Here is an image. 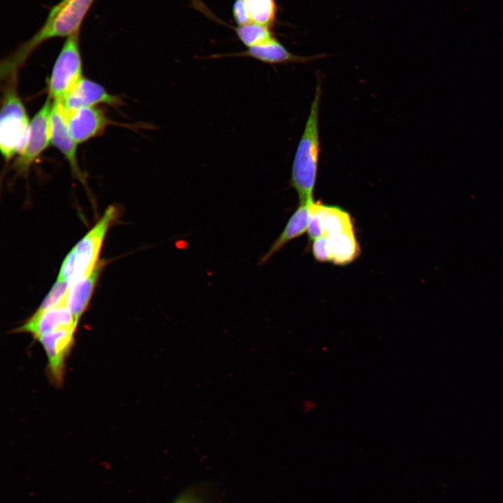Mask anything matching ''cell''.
Returning a JSON list of instances; mask_svg holds the SVG:
<instances>
[{
	"label": "cell",
	"instance_id": "6da1fadb",
	"mask_svg": "<svg viewBox=\"0 0 503 503\" xmlns=\"http://www.w3.org/2000/svg\"><path fill=\"white\" fill-rule=\"evenodd\" d=\"M95 0H61L50 10L42 27L29 40L5 57L1 64L2 79L15 78L19 68L41 44L80 31Z\"/></svg>",
	"mask_w": 503,
	"mask_h": 503
},
{
	"label": "cell",
	"instance_id": "7a4b0ae2",
	"mask_svg": "<svg viewBox=\"0 0 503 503\" xmlns=\"http://www.w3.org/2000/svg\"><path fill=\"white\" fill-rule=\"evenodd\" d=\"M321 92V83L319 82L292 165L291 186L298 194L299 203L314 202L320 152L319 111Z\"/></svg>",
	"mask_w": 503,
	"mask_h": 503
},
{
	"label": "cell",
	"instance_id": "3957f363",
	"mask_svg": "<svg viewBox=\"0 0 503 503\" xmlns=\"http://www.w3.org/2000/svg\"><path fill=\"white\" fill-rule=\"evenodd\" d=\"M8 84L4 90L0 113V150L6 162L23 150L31 122L13 82Z\"/></svg>",
	"mask_w": 503,
	"mask_h": 503
},
{
	"label": "cell",
	"instance_id": "277c9868",
	"mask_svg": "<svg viewBox=\"0 0 503 503\" xmlns=\"http://www.w3.org/2000/svg\"><path fill=\"white\" fill-rule=\"evenodd\" d=\"M80 31L68 36L55 60L48 82V97L61 102L82 79Z\"/></svg>",
	"mask_w": 503,
	"mask_h": 503
},
{
	"label": "cell",
	"instance_id": "5b68a950",
	"mask_svg": "<svg viewBox=\"0 0 503 503\" xmlns=\"http://www.w3.org/2000/svg\"><path fill=\"white\" fill-rule=\"evenodd\" d=\"M119 214L115 206H109L96 224L73 247L76 255V268L70 284L91 274L99 261L100 252L110 226Z\"/></svg>",
	"mask_w": 503,
	"mask_h": 503
},
{
	"label": "cell",
	"instance_id": "8992f818",
	"mask_svg": "<svg viewBox=\"0 0 503 503\" xmlns=\"http://www.w3.org/2000/svg\"><path fill=\"white\" fill-rule=\"evenodd\" d=\"M52 105V101L48 96L31 120L27 141L13 165L21 175L27 174L31 166L51 143Z\"/></svg>",
	"mask_w": 503,
	"mask_h": 503
},
{
	"label": "cell",
	"instance_id": "52a82bcc",
	"mask_svg": "<svg viewBox=\"0 0 503 503\" xmlns=\"http://www.w3.org/2000/svg\"><path fill=\"white\" fill-rule=\"evenodd\" d=\"M63 112L68 131L78 145L100 134L110 123L105 112L96 106Z\"/></svg>",
	"mask_w": 503,
	"mask_h": 503
},
{
	"label": "cell",
	"instance_id": "ba28073f",
	"mask_svg": "<svg viewBox=\"0 0 503 503\" xmlns=\"http://www.w3.org/2000/svg\"><path fill=\"white\" fill-rule=\"evenodd\" d=\"M78 323L66 302L42 312H34L16 331L28 333L37 339L42 335L61 329H75Z\"/></svg>",
	"mask_w": 503,
	"mask_h": 503
},
{
	"label": "cell",
	"instance_id": "9c48e42d",
	"mask_svg": "<svg viewBox=\"0 0 503 503\" xmlns=\"http://www.w3.org/2000/svg\"><path fill=\"white\" fill-rule=\"evenodd\" d=\"M64 112L104 103L119 105L121 100L110 94L102 85L86 78L79 82L75 88L60 102Z\"/></svg>",
	"mask_w": 503,
	"mask_h": 503
},
{
	"label": "cell",
	"instance_id": "30bf717a",
	"mask_svg": "<svg viewBox=\"0 0 503 503\" xmlns=\"http://www.w3.org/2000/svg\"><path fill=\"white\" fill-rule=\"evenodd\" d=\"M75 329L57 330L41 335L38 340L46 353L50 372L54 379L60 382L66 358L74 341Z\"/></svg>",
	"mask_w": 503,
	"mask_h": 503
},
{
	"label": "cell",
	"instance_id": "8fae6325",
	"mask_svg": "<svg viewBox=\"0 0 503 503\" xmlns=\"http://www.w3.org/2000/svg\"><path fill=\"white\" fill-rule=\"evenodd\" d=\"M224 57H250L269 65L286 64L289 63H305L320 59L324 54L313 57H302L290 52L276 38L256 46L247 48L240 52L213 54L211 58Z\"/></svg>",
	"mask_w": 503,
	"mask_h": 503
},
{
	"label": "cell",
	"instance_id": "7c38bea8",
	"mask_svg": "<svg viewBox=\"0 0 503 503\" xmlns=\"http://www.w3.org/2000/svg\"><path fill=\"white\" fill-rule=\"evenodd\" d=\"M51 144L66 158L73 173L83 180L78 160V144L68 131L61 103L58 101H52V105Z\"/></svg>",
	"mask_w": 503,
	"mask_h": 503
},
{
	"label": "cell",
	"instance_id": "4fadbf2b",
	"mask_svg": "<svg viewBox=\"0 0 503 503\" xmlns=\"http://www.w3.org/2000/svg\"><path fill=\"white\" fill-rule=\"evenodd\" d=\"M104 265L105 261L101 260L91 274L70 284L66 305L78 323L88 307Z\"/></svg>",
	"mask_w": 503,
	"mask_h": 503
},
{
	"label": "cell",
	"instance_id": "5bb4252c",
	"mask_svg": "<svg viewBox=\"0 0 503 503\" xmlns=\"http://www.w3.org/2000/svg\"><path fill=\"white\" fill-rule=\"evenodd\" d=\"M312 203H299L284 229L272 243L268 250L260 258L257 264L263 265L288 242L307 231L309 221V206Z\"/></svg>",
	"mask_w": 503,
	"mask_h": 503
},
{
	"label": "cell",
	"instance_id": "9a60e30c",
	"mask_svg": "<svg viewBox=\"0 0 503 503\" xmlns=\"http://www.w3.org/2000/svg\"><path fill=\"white\" fill-rule=\"evenodd\" d=\"M329 243L331 261L335 265H344L353 262L360 252L354 229L325 236Z\"/></svg>",
	"mask_w": 503,
	"mask_h": 503
},
{
	"label": "cell",
	"instance_id": "2e32d148",
	"mask_svg": "<svg viewBox=\"0 0 503 503\" xmlns=\"http://www.w3.org/2000/svg\"><path fill=\"white\" fill-rule=\"evenodd\" d=\"M321 224L323 236L353 228L349 213L340 207L323 205Z\"/></svg>",
	"mask_w": 503,
	"mask_h": 503
},
{
	"label": "cell",
	"instance_id": "e0dca14e",
	"mask_svg": "<svg viewBox=\"0 0 503 503\" xmlns=\"http://www.w3.org/2000/svg\"><path fill=\"white\" fill-rule=\"evenodd\" d=\"M240 41L247 48L268 42L275 38L272 29L255 23L244 26L232 27Z\"/></svg>",
	"mask_w": 503,
	"mask_h": 503
},
{
	"label": "cell",
	"instance_id": "ac0fdd59",
	"mask_svg": "<svg viewBox=\"0 0 503 503\" xmlns=\"http://www.w3.org/2000/svg\"><path fill=\"white\" fill-rule=\"evenodd\" d=\"M253 23L272 29L277 14L275 0H245Z\"/></svg>",
	"mask_w": 503,
	"mask_h": 503
},
{
	"label": "cell",
	"instance_id": "d6986e66",
	"mask_svg": "<svg viewBox=\"0 0 503 503\" xmlns=\"http://www.w3.org/2000/svg\"><path fill=\"white\" fill-rule=\"evenodd\" d=\"M69 286L68 282L57 279L36 312H42L65 302Z\"/></svg>",
	"mask_w": 503,
	"mask_h": 503
},
{
	"label": "cell",
	"instance_id": "ffe728a7",
	"mask_svg": "<svg viewBox=\"0 0 503 503\" xmlns=\"http://www.w3.org/2000/svg\"><path fill=\"white\" fill-rule=\"evenodd\" d=\"M76 268V255L74 248H73L66 256L64 259L57 279L68 282L71 283Z\"/></svg>",
	"mask_w": 503,
	"mask_h": 503
},
{
	"label": "cell",
	"instance_id": "44dd1931",
	"mask_svg": "<svg viewBox=\"0 0 503 503\" xmlns=\"http://www.w3.org/2000/svg\"><path fill=\"white\" fill-rule=\"evenodd\" d=\"M312 254L314 258L321 263L330 262L331 255L328 241L325 236L313 240Z\"/></svg>",
	"mask_w": 503,
	"mask_h": 503
},
{
	"label": "cell",
	"instance_id": "7402d4cb",
	"mask_svg": "<svg viewBox=\"0 0 503 503\" xmlns=\"http://www.w3.org/2000/svg\"><path fill=\"white\" fill-rule=\"evenodd\" d=\"M232 14L237 26H244L253 23L245 0L234 1L232 6Z\"/></svg>",
	"mask_w": 503,
	"mask_h": 503
}]
</instances>
